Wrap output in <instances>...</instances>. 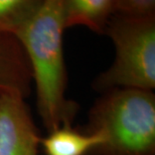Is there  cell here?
<instances>
[{
	"mask_svg": "<svg viewBox=\"0 0 155 155\" xmlns=\"http://www.w3.org/2000/svg\"><path fill=\"white\" fill-rule=\"evenodd\" d=\"M62 0H44L15 32L27 56L37 112L48 132L72 126L79 105L65 95L68 74L64 56Z\"/></svg>",
	"mask_w": 155,
	"mask_h": 155,
	"instance_id": "1",
	"label": "cell"
},
{
	"mask_svg": "<svg viewBox=\"0 0 155 155\" xmlns=\"http://www.w3.org/2000/svg\"><path fill=\"white\" fill-rule=\"evenodd\" d=\"M85 131L104 138L89 155H155V94L132 88L103 92Z\"/></svg>",
	"mask_w": 155,
	"mask_h": 155,
	"instance_id": "2",
	"label": "cell"
},
{
	"mask_svg": "<svg viewBox=\"0 0 155 155\" xmlns=\"http://www.w3.org/2000/svg\"><path fill=\"white\" fill-rule=\"evenodd\" d=\"M104 34L115 46L111 66L95 78L93 88L153 91L155 88V16L130 17L114 14Z\"/></svg>",
	"mask_w": 155,
	"mask_h": 155,
	"instance_id": "3",
	"label": "cell"
},
{
	"mask_svg": "<svg viewBox=\"0 0 155 155\" xmlns=\"http://www.w3.org/2000/svg\"><path fill=\"white\" fill-rule=\"evenodd\" d=\"M41 138L24 98L0 93V155H37Z\"/></svg>",
	"mask_w": 155,
	"mask_h": 155,
	"instance_id": "4",
	"label": "cell"
},
{
	"mask_svg": "<svg viewBox=\"0 0 155 155\" xmlns=\"http://www.w3.org/2000/svg\"><path fill=\"white\" fill-rule=\"evenodd\" d=\"M32 74L27 56L15 35L0 33V93L24 99L31 92Z\"/></svg>",
	"mask_w": 155,
	"mask_h": 155,
	"instance_id": "5",
	"label": "cell"
},
{
	"mask_svg": "<svg viewBox=\"0 0 155 155\" xmlns=\"http://www.w3.org/2000/svg\"><path fill=\"white\" fill-rule=\"evenodd\" d=\"M65 28L83 26L104 34L115 13V0H62Z\"/></svg>",
	"mask_w": 155,
	"mask_h": 155,
	"instance_id": "6",
	"label": "cell"
},
{
	"mask_svg": "<svg viewBox=\"0 0 155 155\" xmlns=\"http://www.w3.org/2000/svg\"><path fill=\"white\" fill-rule=\"evenodd\" d=\"M103 142V136L98 133L64 126L48 132L41 138V145L47 155H89Z\"/></svg>",
	"mask_w": 155,
	"mask_h": 155,
	"instance_id": "7",
	"label": "cell"
},
{
	"mask_svg": "<svg viewBox=\"0 0 155 155\" xmlns=\"http://www.w3.org/2000/svg\"><path fill=\"white\" fill-rule=\"evenodd\" d=\"M44 2V0H0V33L14 35Z\"/></svg>",
	"mask_w": 155,
	"mask_h": 155,
	"instance_id": "8",
	"label": "cell"
},
{
	"mask_svg": "<svg viewBox=\"0 0 155 155\" xmlns=\"http://www.w3.org/2000/svg\"><path fill=\"white\" fill-rule=\"evenodd\" d=\"M130 17L155 16V0H115V13Z\"/></svg>",
	"mask_w": 155,
	"mask_h": 155,
	"instance_id": "9",
	"label": "cell"
}]
</instances>
